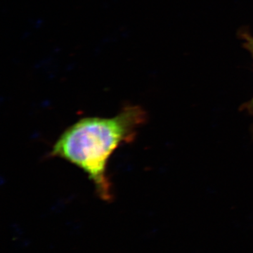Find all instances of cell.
Returning <instances> with one entry per match:
<instances>
[{"mask_svg": "<svg viewBox=\"0 0 253 253\" xmlns=\"http://www.w3.org/2000/svg\"><path fill=\"white\" fill-rule=\"evenodd\" d=\"M146 120L144 110L137 106H126L111 118H82L63 131L53 146L51 156L83 169L98 196L111 201L112 186L106 172L109 158L118 146L134 140Z\"/></svg>", "mask_w": 253, "mask_h": 253, "instance_id": "1", "label": "cell"}, {"mask_svg": "<svg viewBox=\"0 0 253 253\" xmlns=\"http://www.w3.org/2000/svg\"><path fill=\"white\" fill-rule=\"evenodd\" d=\"M242 38L244 39V46L251 53L253 59V36L248 33H242ZM245 109L249 112H253V99L246 104Z\"/></svg>", "mask_w": 253, "mask_h": 253, "instance_id": "2", "label": "cell"}]
</instances>
